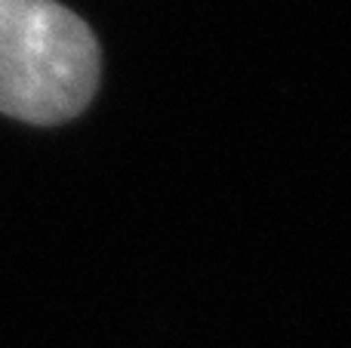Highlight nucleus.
Returning <instances> with one entry per match:
<instances>
[{
    "mask_svg": "<svg viewBox=\"0 0 351 348\" xmlns=\"http://www.w3.org/2000/svg\"><path fill=\"white\" fill-rule=\"evenodd\" d=\"M99 43L56 0H0V114L59 123L90 105Z\"/></svg>",
    "mask_w": 351,
    "mask_h": 348,
    "instance_id": "nucleus-1",
    "label": "nucleus"
}]
</instances>
